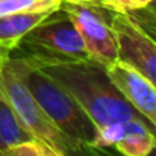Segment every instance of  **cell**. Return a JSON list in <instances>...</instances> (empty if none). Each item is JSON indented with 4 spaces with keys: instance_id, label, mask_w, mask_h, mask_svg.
Listing matches in <instances>:
<instances>
[{
    "instance_id": "cell-5",
    "label": "cell",
    "mask_w": 156,
    "mask_h": 156,
    "mask_svg": "<svg viewBox=\"0 0 156 156\" xmlns=\"http://www.w3.org/2000/svg\"><path fill=\"white\" fill-rule=\"evenodd\" d=\"M61 9L76 26L90 59L105 67L112 65L118 59V44L112 27V14L100 5L62 0Z\"/></svg>"
},
{
    "instance_id": "cell-6",
    "label": "cell",
    "mask_w": 156,
    "mask_h": 156,
    "mask_svg": "<svg viewBox=\"0 0 156 156\" xmlns=\"http://www.w3.org/2000/svg\"><path fill=\"white\" fill-rule=\"evenodd\" d=\"M112 27L118 44V59L133 65L156 87V43L127 14L114 12Z\"/></svg>"
},
{
    "instance_id": "cell-10",
    "label": "cell",
    "mask_w": 156,
    "mask_h": 156,
    "mask_svg": "<svg viewBox=\"0 0 156 156\" xmlns=\"http://www.w3.org/2000/svg\"><path fill=\"white\" fill-rule=\"evenodd\" d=\"M30 140H34V136L23 127L12 108L0 99V155L9 146Z\"/></svg>"
},
{
    "instance_id": "cell-3",
    "label": "cell",
    "mask_w": 156,
    "mask_h": 156,
    "mask_svg": "<svg viewBox=\"0 0 156 156\" xmlns=\"http://www.w3.org/2000/svg\"><path fill=\"white\" fill-rule=\"evenodd\" d=\"M20 59L24 85L40 108L68 136L91 147L97 135V127L83 108L61 83L24 58Z\"/></svg>"
},
{
    "instance_id": "cell-15",
    "label": "cell",
    "mask_w": 156,
    "mask_h": 156,
    "mask_svg": "<svg viewBox=\"0 0 156 156\" xmlns=\"http://www.w3.org/2000/svg\"><path fill=\"white\" fill-rule=\"evenodd\" d=\"M9 56H11V50H9V49H6V47H3V46H0V73H2V70H3L5 64L8 62Z\"/></svg>"
},
{
    "instance_id": "cell-11",
    "label": "cell",
    "mask_w": 156,
    "mask_h": 156,
    "mask_svg": "<svg viewBox=\"0 0 156 156\" xmlns=\"http://www.w3.org/2000/svg\"><path fill=\"white\" fill-rule=\"evenodd\" d=\"M62 0H0V17L27 11H56Z\"/></svg>"
},
{
    "instance_id": "cell-20",
    "label": "cell",
    "mask_w": 156,
    "mask_h": 156,
    "mask_svg": "<svg viewBox=\"0 0 156 156\" xmlns=\"http://www.w3.org/2000/svg\"><path fill=\"white\" fill-rule=\"evenodd\" d=\"M149 156H156V147L152 150V152H150V155H149Z\"/></svg>"
},
{
    "instance_id": "cell-17",
    "label": "cell",
    "mask_w": 156,
    "mask_h": 156,
    "mask_svg": "<svg viewBox=\"0 0 156 156\" xmlns=\"http://www.w3.org/2000/svg\"><path fill=\"white\" fill-rule=\"evenodd\" d=\"M38 143H40V141H38ZM40 147H41V153H43V156H62V155H59L58 152H55L53 149H50L49 146L43 144V143H40Z\"/></svg>"
},
{
    "instance_id": "cell-7",
    "label": "cell",
    "mask_w": 156,
    "mask_h": 156,
    "mask_svg": "<svg viewBox=\"0 0 156 156\" xmlns=\"http://www.w3.org/2000/svg\"><path fill=\"white\" fill-rule=\"evenodd\" d=\"M94 149H114L121 156H149L156 147V130L141 117L109 124L97 130Z\"/></svg>"
},
{
    "instance_id": "cell-12",
    "label": "cell",
    "mask_w": 156,
    "mask_h": 156,
    "mask_svg": "<svg viewBox=\"0 0 156 156\" xmlns=\"http://www.w3.org/2000/svg\"><path fill=\"white\" fill-rule=\"evenodd\" d=\"M127 15L135 21V24H136L150 40H153L156 43V17L152 12H149L146 8H143V9L129 12Z\"/></svg>"
},
{
    "instance_id": "cell-14",
    "label": "cell",
    "mask_w": 156,
    "mask_h": 156,
    "mask_svg": "<svg viewBox=\"0 0 156 156\" xmlns=\"http://www.w3.org/2000/svg\"><path fill=\"white\" fill-rule=\"evenodd\" d=\"M153 0H106V8L114 12L129 14L149 6Z\"/></svg>"
},
{
    "instance_id": "cell-21",
    "label": "cell",
    "mask_w": 156,
    "mask_h": 156,
    "mask_svg": "<svg viewBox=\"0 0 156 156\" xmlns=\"http://www.w3.org/2000/svg\"><path fill=\"white\" fill-rule=\"evenodd\" d=\"M153 15H155V14H153ZM155 17H156V15H155Z\"/></svg>"
},
{
    "instance_id": "cell-19",
    "label": "cell",
    "mask_w": 156,
    "mask_h": 156,
    "mask_svg": "<svg viewBox=\"0 0 156 156\" xmlns=\"http://www.w3.org/2000/svg\"><path fill=\"white\" fill-rule=\"evenodd\" d=\"M146 9H147L149 12H152V14H155L156 15V0H153L149 6H146Z\"/></svg>"
},
{
    "instance_id": "cell-13",
    "label": "cell",
    "mask_w": 156,
    "mask_h": 156,
    "mask_svg": "<svg viewBox=\"0 0 156 156\" xmlns=\"http://www.w3.org/2000/svg\"><path fill=\"white\" fill-rule=\"evenodd\" d=\"M0 156H43L40 143L37 140L23 141L14 146H9Z\"/></svg>"
},
{
    "instance_id": "cell-18",
    "label": "cell",
    "mask_w": 156,
    "mask_h": 156,
    "mask_svg": "<svg viewBox=\"0 0 156 156\" xmlns=\"http://www.w3.org/2000/svg\"><path fill=\"white\" fill-rule=\"evenodd\" d=\"M74 2H85V3H93V5H100L106 8V0H74Z\"/></svg>"
},
{
    "instance_id": "cell-1",
    "label": "cell",
    "mask_w": 156,
    "mask_h": 156,
    "mask_svg": "<svg viewBox=\"0 0 156 156\" xmlns=\"http://www.w3.org/2000/svg\"><path fill=\"white\" fill-rule=\"evenodd\" d=\"M30 64L61 83L83 108L97 130L114 123L141 117L112 83L106 67L93 59Z\"/></svg>"
},
{
    "instance_id": "cell-8",
    "label": "cell",
    "mask_w": 156,
    "mask_h": 156,
    "mask_svg": "<svg viewBox=\"0 0 156 156\" xmlns=\"http://www.w3.org/2000/svg\"><path fill=\"white\" fill-rule=\"evenodd\" d=\"M108 76L130 106L156 130V87L133 65L117 59L106 67Z\"/></svg>"
},
{
    "instance_id": "cell-4",
    "label": "cell",
    "mask_w": 156,
    "mask_h": 156,
    "mask_svg": "<svg viewBox=\"0 0 156 156\" xmlns=\"http://www.w3.org/2000/svg\"><path fill=\"white\" fill-rule=\"evenodd\" d=\"M11 53L30 62L90 59L76 26L61 6L44 21L27 32Z\"/></svg>"
},
{
    "instance_id": "cell-16",
    "label": "cell",
    "mask_w": 156,
    "mask_h": 156,
    "mask_svg": "<svg viewBox=\"0 0 156 156\" xmlns=\"http://www.w3.org/2000/svg\"><path fill=\"white\" fill-rule=\"evenodd\" d=\"M96 156H121V155L117 153L115 150H111V149L105 147V149H96Z\"/></svg>"
},
{
    "instance_id": "cell-9",
    "label": "cell",
    "mask_w": 156,
    "mask_h": 156,
    "mask_svg": "<svg viewBox=\"0 0 156 156\" xmlns=\"http://www.w3.org/2000/svg\"><path fill=\"white\" fill-rule=\"evenodd\" d=\"M55 11H27L0 17V46L11 52L18 46L27 32L44 21Z\"/></svg>"
},
{
    "instance_id": "cell-2",
    "label": "cell",
    "mask_w": 156,
    "mask_h": 156,
    "mask_svg": "<svg viewBox=\"0 0 156 156\" xmlns=\"http://www.w3.org/2000/svg\"><path fill=\"white\" fill-rule=\"evenodd\" d=\"M0 99L12 108L17 118L34 140L49 146L62 156H96L94 147L68 136L40 108L24 85L21 59L12 53L0 73Z\"/></svg>"
}]
</instances>
